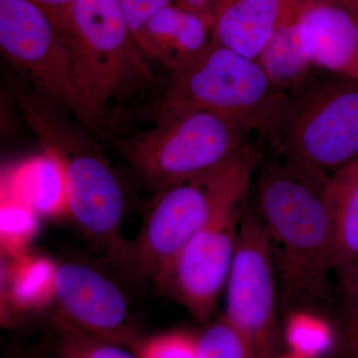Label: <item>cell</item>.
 Here are the masks:
<instances>
[{
    "label": "cell",
    "instance_id": "1",
    "mask_svg": "<svg viewBox=\"0 0 358 358\" xmlns=\"http://www.w3.org/2000/svg\"><path fill=\"white\" fill-rule=\"evenodd\" d=\"M327 178L279 155L259 174L255 209L270 240L286 305L310 306L326 296L327 275L334 270Z\"/></svg>",
    "mask_w": 358,
    "mask_h": 358
},
{
    "label": "cell",
    "instance_id": "2",
    "mask_svg": "<svg viewBox=\"0 0 358 358\" xmlns=\"http://www.w3.org/2000/svg\"><path fill=\"white\" fill-rule=\"evenodd\" d=\"M260 157L250 143L223 166L157 189L138 234L124 240L108 263L131 279L155 281L224 205L250 192Z\"/></svg>",
    "mask_w": 358,
    "mask_h": 358
},
{
    "label": "cell",
    "instance_id": "3",
    "mask_svg": "<svg viewBox=\"0 0 358 358\" xmlns=\"http://www.w3.org/2000/svg\"><path fill=\"white\" fill-rule=\"evenodd\" d=\"M257 59L209 42L196 57L169 71L155 121L206 110L273 143L288 102Z\"/></svg>",
    "mask_w": 358,
    "mask_h": 358
},
{
    "label": "cell",
    "instance_id": "4",
    "mask_svg": "<svg viewBox=\"0 0 358 358\" xmlns=\"http://www.w3.org/2000/svg\"><path fill=\"white\" fill-rule=\"evenodd\" d=\"M69 43L76 56L89 128L113 101L155 82L121 0H74Z\"/></svg>",
    "mask_w": 358,
    "mask_h": 358
},
{
    "label": "cell",
    "instance_id": "5",
    "mask_svg": "<svg viewBox=\"0 0 358 358\" xmlns=\"http://www.w3.org/2000/svg\"><path fill=\"white\" fill-rule=\"evenodd\" d=\"M277 155L329 176L358 157V83L334 76L310 80L288 96Z\"/></svg>",
    "mask_w": 358,
    "mask_h": 358
},
{
    "label": "cell",
    "instance_id": "6",
    "mask_svg": "<svg viewBox=\"0 0 358 358\" xmlns=\"http://www.w3.org/2000/svg\"><path fill=\"white\" fill-rule=\"evenodd\" d=\"M243 128L214 113L192 110L155 121L119 141L129 166L155 190L217 169L249 145Z\"/></svg>",
    "mask_w": 358,
    "mask_h": 358
},
{
    "label": "cell",
    "instance_id": "7",
    "mask_svg": "<svg viewBox=\"0 0 358 358\" xmlns=\"http://www.w3.org/2000/svg\"><path fill=\"white\" fill-rule=\"evenodd\" d=\"M0 50L24 81L89 128L74 50L41 7L0 0Z\"/></svg>",
    "mask_w": 358,
    "mask_h": 358
},
{
    "label": "cell",
    "instance_id": "8",
    "mask_svg": "<svg viewBox=\"0 0 358 358\" xmlns=\"http://www.w3.org/2000/svg\"><path fill=\"white\" fill-rule=\"evenodd\" d=\"M277 273L267 232L255 208L247 207L226 282L224 319L246 341L256 358L280 355Z\"/></svg>",
    "mask_w": 358,
    "mask_h": 358
},
{
    "label": "cell",
    "instance_id": "9",
    "mask_svg": "<svg viewBox=\"0 0 358 358\" xmlns=\"http://www.w3.org/2000/svg\"><path fill=\"white\" fill-rule=\"evenodd\" d=\"M248 194L239 193L224 205L154 281L205 324L225 289Z\"/></svg>",
    "mask_w": 358,
    "mask_h": 358
},
{
    "label": "cell",
    "instance_id": "10",
    "mask_svg": "<svg viewBox=\"0 0 358 358\" xmlns=\"http://www.w3.org/2000/svg\"><path fill=\"white\" fill-rule=\"evenodd\" d=\"M55 319L78 331L134 350L143 339L119 280L98 264L57 263Z\"/></svg>",
    "mask_w": 358,
    "mask_h": 358
},
{
    "label": "cell",
    "instance_id": "11",
    "mask_svg": "<svg viewBox=\"0 0 358 358\" xmlns=\"http://www.w3.org/2000/svg\"><path fill=\"white\" fill-rule=\"evenodd\" d=\"M303 56L315 69L358 83V20L327 0H308L296 20Z\"/></svg>",
    "mask_w": 358,
    "mask_h": 358
},
{
    "label": "cell",
    "instance_id": "12",
    "mask_svg": "<svg viewBox=\"0 0 358 358\" xmlns=\"http://www.w3.org/2000/svg\"><path fill=\"white\" fill-rule=\"evenodd\" d=\"M308 0H215L212 41L257 59L282 26L298 20Z\"/></svg>",
    "mask_w": 358,
    "mask_h": 358
},
{
    "label": "cell",
    "instance_id": "13",
    "mask_svg": "<svg viewBox=\"0 0 358 358\" xmlns=\"http://www.w3.org/2000/svg\"><path fill=\"white\" fill-rule=\"evenodd\" d=\"M211 22L182 6L169 4L148 21L138 39L148 60L157 61L169 71L176 69L208 45Z\"/></svg>",
    "mask_w": 358,
    "mask_h": 358
},
{
    "label": "cell",
    "instance_id": "14",
    "mask_svg": "<svg viewBox=\"0 0 358 358\" xmlns=\"http://www.w3.org/2000/svg\"><path fill=\"white\" fill-rule=\"evenodd\" d=\"M2 268L1 320L13 322L22 313L36 312L54 303L57 263L29 251L16 257H4Z\"/></svg>",
    "mask_w": 358,
    "mask_h": 358
},
{
    "label": "cell",
    "instance_id": "15",
    "mask_svg": "<svg viewBox=\"0 0 358 358\" xmlns=\"http://www.w3.org/2000/svg\"><path fill=\"white\" fill-rule=\"evenodd\" d=\"M333 232L334 270L358 262V157L329 174L324 186Z\"/></svg>",
    "mask_w": 358,
    "mask_h": 358
},
{
    "label": "cell",
    "instance_id": "16",
    "mask_svg": "<svg viewBox=\"0 0 358 358\" xmlns=\"http://www.w3.org/2000/svg\"><path fill=\"white\" fill-rule=\"evenodd\" d=\"M6 192L4 197L26 205L39 217L67 216L62 174L45 155L11 176Z\"/></svg>",
    "mask_w": 358,
    "mask_h": 358
},
{
    "label": "cell",
    "instance_id": "17",
    "mask_svg": "<svg viewBox=\"0 0 358 358\" xmlns=\"http://www.w3.org/2000/svg\"><path fill=\"white\" fill-rule=\"evenodd\" d=\"M257 60L288 95L310 82V71L315 69L301 52L296 20L277 30Z\"/></svg>",
    "mask_w": 358,
    "mask_h": 358
},
{
    "label": "cell",
    "instance_id": "18",
    "mask_svg": "<svg viewBox=\"0 0 358 358\" xmlns=\"http://www.w3.org/2000/svg\"><path fill=\"white\" fill-rule=\"evenodd\" d=\"M282 334L289 352L301 358H322L333 350L336 343L331 322L308 308L292 310Z\"/></svg>",
    "mask_w": 358,
    "mask_h": 358
},
{
    "label": "cell",
    "instance_id": "19",
    "mask_svg": "<svg viewBox=\"0 0 358 358\" xmlns=\"http://www.w3.org/2000/svg\"><path fill=\"white\" fill-rule=\"evenodd\" d=\"M39 216L29 207L2 197L0 245L2 257H16L29 251L39 229Z\"/></svg>",
    "mask_w": 358,
    "mask_h": 358
},
{
    "label": "cell",
    "instance_id": "20",
    "mask_svg": "<svg viewBox=\"0 0 358 358\" xmlns=\"http://www.w3.org/2000/svg\"><path fill=\"white\" fill-rule=\"evenodd\" d=\"M54 324L56 358H141L124 346L90 336L57 319Z\"/></svg>",
    "mask_w": 358,
    "mask_h": 358
},
{
    "label": "cell",
    "instance_id": "21",
    "mask_svg": "<svg viewBox=\"0 0 358 358\" xmlns=\"http://www.w3.org/2000/svg\"><path fill=\"white\" fill-rule=\"evenodd\" d=\"M196 338L199 358H256L246 341L224 317L207 322Z\"/></svg>",
    "mask_w": 358,
    "mask_h": 358
},
{
    "label": "cell",
    "instance_id": "22",
    "mask_svg": "<svg viewBox=\"0 0 358 358\" xmlns=\"http://www.w3.org/2000/svg\"><path fill=\"white\" fill-rule=\"evenodd\" d=\"M134 352L141 358H199L196 336L182 331L143 338Z\"/></svg>",
    "mask_w": 358,
    "mask_h": 358
},
{
    "label": "cell",
    "instance_id": "23",
    "mask_svg": "<svg viewBox=\"0 0 358 358\" xmlns=\"http://www.w3.org/2000/svg\"><path fill=\"white\" fill-rule=\"evenodd\" d=\"M171 2V0H121L122 10L136 43L148 21Z\"/></svg>",
    "mask_w": 358,
    "mask_h": 358
},
{
    "label": "cell",
    "instance_id": "24",
    "mask_svg": "<svg viewBox=\"0 0 358 358\" xmlns=\"http://www.w3.org/2000/svg\"><path fill=\"white\" fill-rule=\"evenodd\" d=\"M341 343L350 358H358V294L345 293Z\"/></svg>",
    "mask_w": 358,
    "mask_h": 358
},
{
    "label": "cell",
    "instance_id": "25",
    "mask_svg": "<svg viewBox=\"0 0 358 358\" xmlns=\"http://www.w3.org/2000/svg\"><path fill=\"white\" fill-rule=\"evenodd\" d=\"M50 16L61 34L69 42L71 9L74 0H30ZM70 44V43H69Z\"/></svg>",
    "mask_w": 358,
    "mask_h": 358
},
{
    "label": "cell",
    "instance_id": "26",
    "mask_svg": "<svg viewBox=\"0 0 358 358\" xmlns=\"http://www.w3.org/2000/svg\"><path fill=\"white\" fill-rule=\"evenodd\" d=\"M343 292L358 294V262L338 271Z\"/></svg>",
    "mask_w": 358,
    "mask_h": 358
},
{
    "label": "cell",
    "instance_id": "27",
    "mask_svg": "<svg viewBox=\"0 0 358 358\" xmlns=\"http://www.w3.org/2000/svg\"><path fill=\"white\" fill-rule=\"evenodd\" d=\"M181 1H182L181 6L193 13L200 14L211 22L212 8L215 0H181Z\"/></svg>",
    "mask_w": 358,
    "mask_h": 358
},
{
    "label": "cell",
    "instance_id": "28",
    "mask_svg": "<svg viewBox=\"0 0 358 358\" xmlns=\"http://www.w3.org/2000/svg\"><path fill=\"white\" fill-rule=\"evenodd\" d=\"M345 9L358 20V0H327Z\"/></svg>",
    "mask_w": 358,
    "mask_h": 358
},
{
    "label": "cell",
    "instance_id": "29",
    "mask_svg": "<svg viewBox=\"0 0 358 358\" xmlns=\"http://www.w3.org/2000/svg\"><path fill=\"white\" fill-rule=\"evenodd\" d=\"M274 358H301L296 357V355H292V353H287V355H278L277 357Z\"/></svg>",
    "mask_w": 358,
    "mask_h": 358
}]
</instances>
